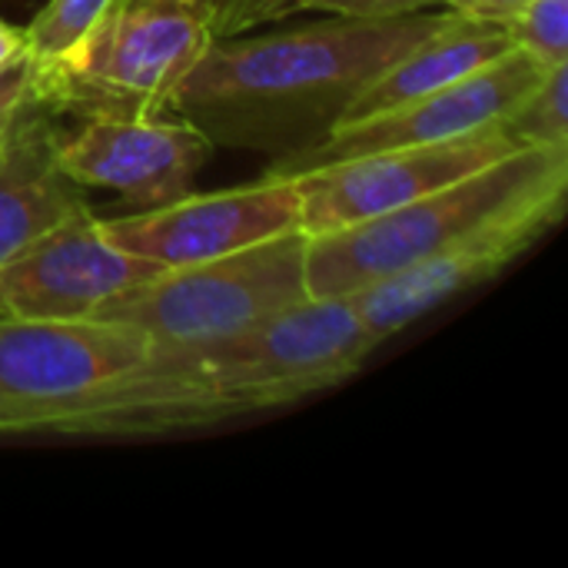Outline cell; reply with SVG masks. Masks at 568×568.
<instances>
[{"label":"cell","instance_id":"obj_7","mask_svg":"<svg viewBox=\"0 0 568 568\" xmlns=\"http://www.w3.org/2000/svg\"><path fill=\"white\" fill-rule=\"evenodd\" d=\"M513 150L519 143L496 123L443 143L396 146L306 170L293 176L300 186V226L306 236H320L393 213Z\"/></svg>","mask_w":568,"mask_h":568},{"label":"cell","instance_id":"obj_22","mask_svg":"<svg viewBox=\"0 0 568 568\" xmlns=\"http://www.w3.org/2000/svg\"><path fill=\"white\" fill-rule=\"evenodd\" d=\"M17 57H23V30L0 20V67L17 60Z\"/></svg>","mask_w":568,"mask_h":568},{"label":"cell","instance_id":"obj_21","mask_svg":"<svg viewBox=\"0 0 568 568\" xmlns=\"http://www.w3.org/2000/svg\"><path fill=\"white\" fill-rule=\"evenodd\" d=\"M526 0H443V7L469 13V17H486V20H503Z\"/></svg>","mask_w":568,"mask_h":568},{"label":"cell","instance_id":"obj_6","mask_svg":"<svg viewBox=\"0 0 568 568\" xmlns=\"http://www.w3.org/2000/svg\"><path fill=\"white\" fill-rule=\"evenodd\" d=\"M150 349L153 343L123 323L0 316V433H60Z\"/></svg>","mask_w":568,"mask_h":568},{"label":"cell","instance_id":"obj_18","mask_svg":"<svg viewBox=\"0 0 568 568\" xmlns=\"http://www.w3.org/2000/svg\"><path fill=\"white\" fill-rule=\"evenodd\" d=\"M499 23L509 40L539 63H568V0H526Z\"/></svg>","mask_w":568,"mask_h":568},{"label":"cell","instance_id":"obj_10","mask_svg":"<svg viewBox=\"0 0 568 568\" xmlns=\"http://www.w3.org/2000/svg\"><path fill=\"white\" fill-rule=\"evenodd\" d=\"M160 270L113 243L103 220L83 206L33 236L0 266V316L90 320L106 300Z\"/></svg>","mask_w":568,"mask_h":568},{"label":"cell","instance_id":"obj_4","mask_svg":"<svg viewBox=\"0 0 568 568\" xmlns=\"http://www.w3.org/2000/svg\"><path fill=\"white\" fill-rule=\"evenodd\" d=\"M210 40V13L196 3L120 0L80 43L33 67L30 100L83 120L160 116Z\"/></svg>","mask_w":568,"mask_h":568},{"label":"cell","instance_id":"obj_14","mask_svg":"<svg viewBox=\"0 0 568 568\" xmlns=\"http://www.w3.org/2000/svg\"><path fill=\"white\" fill-rule=\"evenodd\" d=\"M80 186L57 166V133L47 110L30 103L0 163V266L43 230L80 213Z\"/></svg>","mask_w":568,"mask_h":568},{"label":"cell","instance_id":"obj_12","mask_svg":"<svg viewBox=\"0 0 568 568\" xmlns=\"http://www.w3.org/2000/svg\"><path fill=\"white\" fill-rule=\"evenodd\" d=\"M562 213L542 210V213H526L516 220H506L466 243H456L443 253H433L426 260H416L343 300L359 313L366 329L373 333L376 343L396 336L449 296L496 276L506 270L523 250H529Z\"/></svg>","mask_w":568,"mask_h":568},{"label":"cell","instance_id":"obj_16","mask_svg":"<svg viewBox=\"0 0 568 568\" xmlns=\"http://www.w3.org/2000/svg\"><path fill=\"white\" fill-rule=\"evenodd\" d=\"M568 63H556L546 77L506 113L503 130L519 146L568 150Z\"/></svg>","mask_w":568,"mask_h":568},{"label":"cell","instance_id":"obj_15","mask_svg":"<svg viewBox=\"0 0 568 568\" xmlns=\"http://www.w3.org/2000/svg\"><path fill=\"white\" fill-rule=\"evenodd\" d=\"M436 7L443 0H216L210 7V30L213 37L246 33L303 10H323L329 17H403Z\"/></svg>","mask_w":568,"mask_h":568},{"label":"cell","instance_id":"obj_5","mask_svg":"<svg viewBox=\"0 0 568 568\" xmlns=\"http://www.w3.org/2000/svg\"><path fill=\"white\" fill-rule=\"evenodd\" d=\"M303 230L256 246L166 266L106 300L90 320L140 329L153 346H203L236 336L310 296Z\"/></svg>","mask_w":568,"mask_h":568},{"label":"cell","instance_id":"obj_3","mask_svg":"<svg viewBox=\"0 0 568 568\" xmlns=\"http://www.w3.org/2000/svg\"><path fill=\"white\" fill-rule=\"evenodd\" d=\"M379 343L343 296H306L203 346H160L213 423L276 409L353 376Z\"/></svg>","mask_w":568,"mask_h":568},{"label":"cell","instance_id":"obj_13","mask_svg":"<svg viewBox=\"0 0 568 568\" xmlns=\"http://www.w3.org/2000/svg\"><path fill=\"white\" fill-rule=\"evenodd\" d=\"M516 43L509 40L506 27L499 20L469 17L446 7L443 23L416 40L409 50H403L343 113L339 126L386 113L393 106H403L409 100H419L433 90H443L479 67L499 60Z\"/></svg>","mask_w":568,"mask_h":568},{"label":"cell","instance_id":"obj_11","mask_svg":"<svg viewBox=\"0 0 568 568\" xmlns=\"http://www.w3.org/2000/svg\"><path fill=\"white\" fill-rule=\"evenodd\" d=\"M213 153L210 136L183 116H87L57 136V166L80 190H113L140 210L190 193Z\"/></svg>","mask_w":568,"mask_h":568},{"label":"cell","instance_id":"obj_1","mask_svg":"<svg viewBox=\"0 0 568 568\" xmlns=\"http://www.w3.org/2000/svg\"><path fill=\"white\" fill-rule=\"evenodd\" d=\"M446 10L403 17H329L276 33L213 37L180 80L170 113L200 126L213 146L260 150L273 160L329 136L349 103Z\"/></svg>","mask_w":568,"mask_h":568},{"label":"cell","instance_id":"obj_2","mask_svg":"<svg viewBox=\"0 0 568 568\" xmlns=\"http://www.w3.org/2000/svg\"><path fill=\"white\" fill-rule=\"evenodd\" d=\"M568 150L519 146L393 213L310 236V296H349L416 260L466 243L526 213H562Z\"/></svg>","mask_w":568,"mask_h":568},{"label":"cell","instance_id":"obj_8","mask_svg":"<svg viewBox=\"0 0 568 568\" xmlns=\"http://www.w3.org/2000/svg\"><path fill=\"white\" fill-rule=\"evenodd\" d=\"M546 70L549 67L539 63L532 53L513 47L499 60L479 67L476 73H469L443 90H433V93L409 100L403 106H393L386 113L336 126L320 143L273 160L266 173L300 176L306 170H316V166H326L336 160L396 150V146L443 143V140L476 133L483 126H496L546 77Z\"/></svg>","mask_w":568,"mask_h":568},{"label":"cell","instance_id":"obj_23","mask_svg":"<svg viewBox=\"0 0 568 568\" xmlns=\"http://www.w3.org/2000/svg\"><path fill=\"white\" fill-rule=\"evenodd\" d=\"M186 3H196V7H203V10H206V13H210V7H213V3H216V0H186Z\"/></svg>","mask_w":568,"mask_h":568},{"label":"cell","instance_id":"obj_20","mask_svg":"<svg viewBox=\"0 0 568 568\" xmlns=\"http://www.w3.org/2000/svg\"><path fill=\"white\" fill-rule=\"evenodd\" d=\"M30 103H33V100H30V93H27V97L10 100V103H3V106H0V163H3V156L10 153L13 136H17V130H20V123H23V116H27Z\"/></svg>","mask_w":568,"mask_h":568},{"label":"cell","instance_id":"obj_17","mask_svg":"<svg viewBox=\"0 0 568 568\" xmlns=\"http://www.w3.org/2000/svg\"><path fill=\"white\" fill-rule=\"evenodd\" d=\"M120 0H47L43 10L23 27V53L33 67H43L67 53L87 37V30L103 20Z\"/></svg>","mask_w":568,"mask_h":568},{"label":"cell","instance_id":"obj_9","mask_svg":"<svg viewBox=\"0 0 568 568\" xmlns=\"http://www.w3.org/2000/svg\"><path fill=\"white\" fill-rule=\"evenodd\" d=\"M103 230L113 243L163 270L203 263L303 230L300 186L293 176L266 173L246 186L183 193L133 216L103 220Z\"/></svg>","mask_w":568,"mask_h":568},{"label":"cell","instance_id":"obj_19","mask_svg":"<svg viewBox=\"0 0 568 568\" xmlns=\"http://www.w3.org/2000/svg\"><path fill=\"white\" fill-rule=\"evenodd\" d=\"M30 77H33V63L30 57H17L10 63L0 67V106L10 103V100H20L30 93Z\"/></svg>","mask_w":568,"mask_h":568}]
</instances>
